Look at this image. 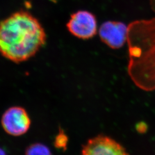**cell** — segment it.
Listing matches in <instances>:
<instances>
[{
    "instance_id": "obj_1",
    "label": "cell",
    "mask_w": 155,
    "mask_h": 155,
    "mask_svg": "<svg viewBox=\"0 0 155 155\" xmlns=\"http://www.w3.org/2000/svg\"><path fill=\"white\" fill-rule=\"evenodd\" d=\"M45 41L44 28L28 12H16L0 22V54L13 63L32 58Z\"/></svg>"
},
{
    "instance_id": "obj_2",
    "label": "cell",
    "mask_w": 155,
    "mask_h": 155,
    "mask_svg": "<svg viewBox=\"0 0 155 155\" xmlns=\"http://www.w3.org/2000/svg\"><path fill=\"white\" fill-rule=\"evenodd\" d=\"M127 41L129 76L140 89L155 90V18L130 23Z\"/></svg>"
},
{
    "instance_id": "obj_3",
    "label": "cell",
    "mask_w": 155,
    "mask_h": 155,
    "mask_svg": "<svg viewBox=\"0 0 155 155\" xmlns=\"http://www.w3.org/2000/svg\"><path fill=\"white\" fill-rule=\"evenodd\" d=\"M31 121L27 111L22 107L13 106L4 113L1 125L6 133L13 136L25 134L31 127Z\"/></svg>"
},
{
    "instance_id": "obj_4",
    "label": "cell",
    "mask_w": 155,
    "mask_h": 155,
    "mask_svg": "<svg viewBox=\"0 0 155 155\" xmlns=\"http://www.w3.org/2000/svg\"><path fill=\"white\" fill-rule=\"evenodd\" d=\"M67 27L69 32L78 38L90 39L97 33V19L89 12L79 11L71 16Z\"/></svg>"
},
{
    "instance_id": "obj_5",
    "label": "cell",
    "mask_w": 155,
    "mask_h": 155,
    "mask_svg": "<svg viewBox=\"0 0 155 155\" xmlns=\"http://www.w3.org/2000/svg\"><path fill=\"white\" fill-rule=\"evenodd\" d=\"M82 155H129L125 149L109 137L99 135L90 139L84 146Z\"/></svg>"
},
{
    "instance_id": "obj_6",
    "label": "cell",
    "mask_w": 155,
    "mask_h": 155,
    "mask_svg": "<svg viewBox=\"0 0 155 155\" xmlns=\"http://www.w3.org/2000/svg\"><path fill=\"white\" fill-rule=\"evenodd\" d=\"M101 40L113 49L122 47L127 41V27L123 22L106 21L100 28Z\"/></svg>"
},
{
    "instance_id": "obj_7",
    "label": "cell",
    "mask_w": 155,
    "mask_h": 155,
    "mask_svg": "<svg viewBox=\"0 0 155 155\" xmlns=\"http://www.w3.org/2000/svg\"><path fill=\"white\" fill-rule=\"evenodd\" d=\"M25 155H52L49 148L41 143H35L26 149Z\"/></svg>"
},
{
    "instance_id": "obj_8",
    "label": "cell",
    "mask_w": 155,
    "mask_h": 155,
    "mask_svg": "<svg viewBox=\"0 0 155 155\" xmlns=\"http://www.w3.org/2000/svg\"><path fill=\"white\" fill-rule=\"evenodd\" d=\"M67 143V138L66 136L63 133H60L56 137L55 145L56 147L63 148L66 147Z\"/></svg>"
},
{
    "instance_id": "obj_9",
    "label": "cell",
    "mask_w": 155,
    "mask_h": 155,
    "mask_svg": "<svg viewBox=\"0 0 155 155\" xmlns=\"http://www.w3.org/2000/svg\"><path fill=\"white\" fill-rule=\"evenodd\" d=\"M150 5L152 10L155 12V0H150Z\"/></svg>"
},
{
    "instance_id": "obj_10",
    "label": "cell",
    "mask_w": 155,
    "mask_h": 155,
    "mask_svg": "<svg viewBox=\"0 0 155 155\" xmlns=\"http://www.w3.org/2000/svg\"><path fill=\"white\" fill-rule=\"evenodd\" d=\"M0 155H6L5 151L0 148Z\"/></svg>"
}]
</instances>
